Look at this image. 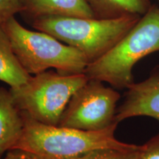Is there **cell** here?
<instances>
[{
	"instance_id": "cell-14",
	"label": "cell",
	"mask_w": 159,
	"mask_h": 159,
	"mask_svg": "<svg viewBox=\"0 0 159 159\" xmlns=\"http://www.w3.org/2000/svg\"><path fill=\"white\" fill-rule=\"evenodd\" d=\"M19 13H23L19 0H0V23Z\"/></svg>"
},
{
	"instance_id": "cell-11",
	"label": "cell",
	"mask_w": 159,
	"mask_h": 159,
	"mask_svg": "<svg viewBox=\"0 0 159 159\" xmlns=\"http://www.w3.org/2000/svg\"><path fill=\"white\" fill-rule=\"evenodd\" d=\"M96 18L114 19L126 15H144L150 0H85Z\"/></svg>"
},
{
	"instance_id": "cell-2",
	"label": "cell",
	"mask_w": 159,
	"mask_h": 159,
	"mask_svg": "<svg viewBox=\"0 0 159 159\" xmlns=\"http://www.w3.org/2000/svg\"><path fill=\"white\" fill-rule=\"evenodd\" d=\"M142 16L114 19L49 16L33 19V27L84 54L89 64L102 57L138 22Z\"/></svg>"
},
{
	"instance_id": "cell-1",
	"label": "cell",
	"mask_w": 159,
	"mask_h": 159,
	"mask_svg": "<svg viewBox=\"0 0 159 159\" xmlns=\"http://www.w3.org/2000/svg\"><path fill=\"white\" fill-rule=\"evenodd\" d=\"M21 113L25 126L14 149L28 151L44 158L72 159L99 149L128 150L139 148L138 145L122 142L115 138L117 122L105 130L88 131L46 125Z\"/></svg>"
},
{
	"instance_id": "cell-3",
	"label": "cell",
	"mask_w": 159,
	"mask_h": 159,
	"mask_svg": "<svg viewBox=\"0 0 159 159\" xmlns=\"http://www.w3.org/2000/svg\"><path fill=\"white\" fill-rule=\"evenodd\" d=\"M159 52V6L151 7L134 27L102 57L85 71L89 80H97L114 89H127L134 83L133 68L148 55Z\"/></svg>"
},
{
	"instance_id": "cell-7",
	"label": "cell",
	"mask_w": 159,
	"mask_h": 159,
	"mask_svg": "<svg viewBox=\"0 0 159 159\" xmlns=\"http://www.w3.org/2000/svg\"><path fill=\"white\" fill-rule=\"evenodd\" d=\"M135 116H149L159 122V66L146 80L134 83L127 89L115 120L119 123Z\"/></svg>"
},
{
	"instance_id": "cell-6",
	"label": "cell",
	"mask_w": 159,
	"mask_h": 159,
	"mask_svg": "<svg viewBox=\"0 0 159 159\" xmlns=\"http://www.w3.org/2000/svg\"><path fill=\"white\" fill-rule=\"evenodd\" d=\"M103 83L89 79L77 89L63 111L60 126L99 131L117 122L115 120L116 104L121 95Z\"/></svg>"
},
{
	"instance_id": "cell-9",
	"label": "cell",
	"mask_w": 159,
	"mask_h": 159,
	"mask_svg": "<svg viewBox=\"0 0 159 159\" xmlns=\"http://www.w3.org/2000/svg\"><path fill=\"white\" fill-rule=\"evenodd\" d=\"M19 2L23 13L33 19L49 16L95 17L85 0H19Z\"/></svg>"
},
{
	"instance_id": "cell-15",
	"label": "cell",
	"mask_w": 159,
	"mask_h": 159,
	"mask_svg": "<svg viewBox=\"0 0 159 159\" xmlns=\"http://www.w3.org/2000/svg\"><path fill=\"white\" fill-rule=\"evenodd\" d=\"M4 159H49L20 149L9 150Z\"/></svg>"
},
{
	"instance_id": "cell-4",
	"label": "cell",
	"mask_w": 159,
	"mask_h": 159,
	"mask_svg": "<svg viewBox=\"0 0 159 159\" xmlns=\"http://www.w3.org/2000/svg\"><path fill=\"white\" fill-rule=\"evenodd\" d=\"M20 63L30 75L49 69L61 74L85 73L89 62L78 49L41 31L25 28L12 16L2 23Z\"/></svg>"
},
{
	"instance_id": "cell-5",
	"label": "cell",
	"mask_w": 159,
	"mask_h": 159,
	"mask_svg": "<svg viewBox=\"0 0 159 159\" xmlns=\"http://www.w3.org/2000/svg\"><path fill=\"white\" fill-rule=\"evenodd\" d=\"M88 80L85 73L65 75L45 71L9 90L21 112L43 124L59 125L71 97Z\"/></svg>"
},
{
	"instance_id": "cell-10",
	"label": "cell",
	"mask_w": 159,
	"mask_h": 159,
	"mask_svg": "<svg viewBox=\"0 0 159 159\" xmlns=\"http://www.w3.org/2000/svg\"><path fill=\"white\" fill-rule=\"evenodd\" d=\"M31 76L20 63L0 23V80L7 83L10 88H16L27 82Z\"/></svg>"
},
{
	"instance_id": "cell-13",
	"label": "cell",
	"mask_w": 159,
	"mask_h": 159,
	"mask_svg": "<svg viewBox=\"0 0 159 159\" xmlns=\"http://www.w3.org/2000/svg\"><path fill=\"white\" fill-rule=\"evenodd\" d=\"M138 159H159V134L139 146Z\"/></svg>"
},
{
	"instance_id": "cell-8",
	"label": "cell",
	"mask_w": 159,
	"mask_h": 159,
	"mask_svg": "<svg viewBox=\"0 0 159 159\" xmlns=\"http://www.w3.org/2000/svg\"><path fill=\"white\" fill-rule=\"evenodd\" d=\"M24 126L22 113L11 91L0 88V158L14 149L23 134Z\"/></svg>"
},
{
	"instance_id": "cell-16",
	"label": "cell",
	"mask_w": 159,
	"mask_h": 159,
	"mask_svg": "<svg viewBox=\"0 0 159 159\" xmlns=\"http://www.w3.org/2000/svg\"><path fill=\"white\" fill-rule=\"evenodd\" d=\"M158 2H159V0H158Z\"/></svg>"
},
{
	"instance_id": "cell-12",
	"label": "cell",
	"mask_w": 159,
	"mask_h": 159,
	"mask_svg": "<svg viewBox=\"0 0 159 159\" xmlns=\"http://www.w3.org/2000/svg\"><path fill=\"white\" fill-rule=\"evenodd\" d=\"M139 148L136 150L105 148L90 151L72 159H138Z\"/></svg>"
}]
</instances>
